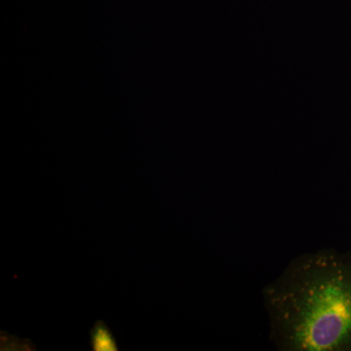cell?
Instances as JSON below:
<instances>
[{
    "mask_svg": "<svg viewBox=\"0 0 351 351\" xmlns=\"http://www.w3.org/2000/svg\"><path fill=\"white\" fill-rule=\"evenodd\" d=\"M92 350L94 351H117V343L112 332L103 321H97L90 331Z\"/></svg>",
    "mask_w": 351,
    "mask_h": 351,
    "instance_id": "obj_2",
    "label": "cell"
},
{
    "mask_svg": "<svg viewBox=\"0 0 351 351\" xmlns=\"http://www.w3.org/2000/svg\"><path fill=\"white\" fill-rule=\"evenodd\" d=\"M262 295L277 350L351 351V253L302 254Z\"/></svg>",
    "mask_w": 351,
    "mask_h": 351,
    "instance_id": "obj_1",
    "label": "cell"
}]
</instances>
